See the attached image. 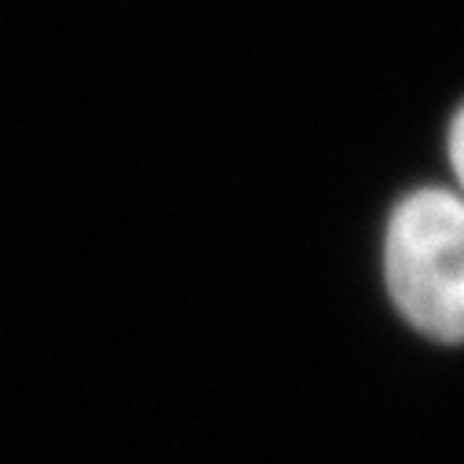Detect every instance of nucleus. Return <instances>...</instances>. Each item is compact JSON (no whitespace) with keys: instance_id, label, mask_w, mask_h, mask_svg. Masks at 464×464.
Segmentation results:
<instances>
[{"instance_id":"obj_1","label":"nucleus","mask_w":464,"mask_h":464,"mask_svg":"<svg viewBox=\"0 0 464 464\" xmlns=\"http://www.w3.org/2000/svg\"><path fill=\"white\" fill-rule=\"evenodd\" d=\"M384 278L402 318L431 340L457 343L464 329V216L457 194L424 187L388 219Z\"/></svg>"},{"instance_id":"obj_2","label":"nucleus","mask_w":464,"mask_h":464,"mask_svg":"<svg viewBox=\"0 0 464 464\" xmlns=\"http://www.w3.org/2000/svg\"><path fill=\"white\" fill-rule=\"evenodd\" d=\"M460 147H464V113L457 110L453 121H450V165L453 172L464 179V158H460Z\"/></svg>"}]
</instances>
